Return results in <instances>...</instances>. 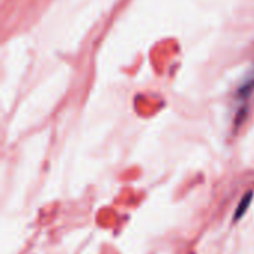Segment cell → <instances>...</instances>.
Returning a JSON list of instances; mask_svg holds the SVG:
<instances>
[{"mask_svg": "<svg viewBox=\"0 0 254 254\" xmlns=\"http://www.w3.org/2000/svg\"><path fill=\"white\" fill-rule=\"evenodd\" d=\"M252 201H253V192H247V193L244 195V198H243V199L240 201V204H238V208H237V211H235V214H234V222L240 220V219L247 213V210H249Z\"/></svg>", "mask_w": 254, "mask_h": 254, "instance_id": "6da1fadb", "label": "cell"}]
</instances>
